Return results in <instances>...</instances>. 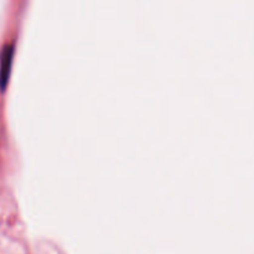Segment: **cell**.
Instances as JSON below:
<instances>
[{
  "label": "cell",
  "instance_id": "1",
  "mask_svg": "<svg viewBox=\"0 0 254 254\" xmlns=\"http://www.w3.org/2000/svg\"><path fill=\"white\" fill-rule=\"evenodd\" d=\"M15 46L14 44H6L2 46L0 51V89L4 91L9 83L10 74H11L12 60H14Z\"/></svg>",
  "mask_w": 254,
  "mask_h": 254
}]
</instances>
